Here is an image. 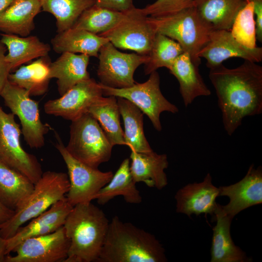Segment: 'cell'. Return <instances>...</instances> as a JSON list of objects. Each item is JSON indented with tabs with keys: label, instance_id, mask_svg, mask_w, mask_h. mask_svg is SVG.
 <instances>
[{
	"label": "cell",
	"instance_id": "cell-1",
	"mask_svg": "<svg viewBox=\"0 0 262 262\" xmlns=\"http://www.w3.org/2000/svg\"><path fill=\"white\" fill-rule=\"evenodd\" d=\"M257 63L245 60L234 68L222 64L210 69L209 78L229 135L241 125L245 117L262 112V66Z\"/></svg>",
	"mask_w": 262,
	"mask_h": 262
},
{
	"label": "cell",
	"instance_id": "cell-2",
	"mask_svg": "<svg viewBox=\"0 0 262 262\" xmlns=\"http://www.w3.org/2000/svg\"><path fill=\"white\" fill-rule=\"evenodd\" d=\"M165 250L151 233L117 216L110 221L98 262H166Z\"/></svg>",
	"mask_w": 262,
	"mask_h": 262
},
{
	"label": "cell",
	"instance_id": "cell-3",
	"mask_svg": "<svg viewBox=\"0 0 262 262\" xmlns=\"http://www.w3.org/2000/svg\"><path fill=\"white\" fill-rule=\"evenodd\" d=\"M109 222L103 211L92 202L74 206L63 226L70 241L64 262H97Z\"/></svg>",
	"mask_w": 262,
	"mask_h": 262
},
{
	"label": "cell",
	"instance_id": "cell-4",
	"mask_svg": "<svg viewBox=\"0 0 262 262\" xmlns=\"http://www.w3.org/2000/svg\"><path fill=\"white\" fill-rule=\"evenodd\" d=\"M69 188L67 174L52 171L43 173L23 205L9 220L0 225L2 237L5 239L12 237L25 223L65 197Z\"/></svg>",
	"mask_w": 262,
	"mask_h": 262
},
{
	"label": "cell",
	"instance_id": "cell-5",
	"mask_svg": "<svg viewBox=\"0 0 262 262\" xmlns=\"http://www.w3.org/2000/svg\"><path fill=\"white\" fill-rule=\"evenodd\" d=\"M147 18L157 33L178 42L192 61L200 65L198 53L208 42L211 31L199 18L195 6L170 15Z\"/></svg>",
	"mask_w": 262,
	"mask_h": 262
},
{
	"label": "cell",
	"instance_id": "cell-6",
	"mask_svg": "<svg viewBox=\"0 0 262 262\" xmlns=\"http://www.w3.org/2000/svg\"><path fill=\"white\" fill-rule=\"evenodd\" d=\"M113 147L97 120L89 113L71 121L69 140L66 148L77 160L98 168L110 160Z\"/></svg>",
	"mask_w": 262,
	"mask_h": 262
},
{
	"label": "cell",
	"instance_id": "cell-7",
	"mask_svg": "<svg viewBox=\"0 0 262 262\" xmlns=\"http://www.w3.org/2000/svg\"><path fill=\"white\" fill-rule=\"evenodd\" d=\"M103 95L124 98L136 106L151 121L158 131L162 130L160 115L164 112L172 114L179 112L178 108L170 102L160 89V76L157 71L150 74L148 80L143 83H136L131 86L115 88L99 83Z\"/></svg>",
	"mask_w": 262,
	"mask_h": 262
},
{
	"label": "cell",
	"instance_id": "cell-8",
	"mask_svg": "<svg viewBox=\"0 0 262 262\" xmlns=\"http://www.w3.org/2000/svg\"><path fill=\"white\" fill-rule=\"evenodd\" d=\"M5 105L14 115H16L21 125V133L28 145L39 148L45 144V135L49 126L41 120L38 103L30 98L29 93L8 80L0 93Z\"/></svg>",
	"mask_w": 262,
	"mask_h": 262
},
{
	"label": "cell",
	"instance_id": "cell-9",
	"mask_svg": "<svg viewBox=\"0 0 262 262\" xmlns=\"http://www.w3.org/2000/svg\"><path fill=\"white\" fill-rule=\"evenodd\" d=\"M21 133L15 115L5 113L0 106V161L35 184L42 175V167L36 157L22 147Z\"/></svg>",
	"mask_w": 262,
	"mask_h": 262
},
{
	"label": "cell",
	"instance_id": "cell-10",
	"mask_svg": "<svg viewBox=\"0 0 262 262\" xmlns=\"http://www.w3.org/2000/svg\"><path fill=\"white\" fill-rule=\"evenodd\" d=\"M56 147L66 165L69 188L66 195L69 203L74 206L91 202L96 195L111 180L112 171L102 172L84 164L73 157L60 140Z\"/></svg>",
	"mask_w": 262,
	"mask_h": 262
},
{
	"label": "cell",
	"instance_id": "cell-11",
	"mask_svg": "<svg viewBox=\"0 0 262 262\" xmlns=\"http://www.w3.org/2000/svg\"><path fill=\"white\" fill-rule=\"evenodd\" d=\"M147 17L135 7L126 11L113 28L98 35L107 38L116 48L148 55L157 33Z\"/></svg>",
	"mask_w": 262,
	"mask_h": 262
},
{
	"label": "cell",
	"instance_id": "cell-12",
	"mask_svg": "<svg viewBox=\"0 0 262 262\" xmlns=\"http://www.w3.org/2000/svg\"><path fill=\"white\" fill-rule=\"evenodd\" d=\"M97 75L101 84L115 88H124L135 83V71L146 63L148 55L119 51L109 41L100 48Z\"/></svg>",
	"mask_w": 262,
	"mask_h": 262
},
{
	"label": "cell",
	"instance_id": "cell-13",
	"mask_svg": "<svg viewBox=\"0 0 262 262\" xmlns=\"http://www.w3.org/2000/svg\"><path fill=\"white\" fill-rule=\"evenodd\" d=\"M70 241L64 226L55 231L27 238L7 255L5 262H64L68 255Z\"/></svg>",
	"mask_w": 262,
	"mask_h": 262
},
{
	"label": "cell",
	"instance_id": "cell-14",
	"mask_svg": "<svg viewBox=\"0 0 262 262\" xmlns=\"http://www.w3.org/2000/svg\"><path fill=\"white\" fill-rule=\"evenodd\" d=\"M103 96L99 82L90 78L75 84L60 98L47 101L44 109L48 115L72 121L88 113L92 104Z\"/></svg>",
	"mask_w": 262,
	"mask_h": 262
},
{
	"label": "cell",
	"instance_id": "cell-15",
	"mask_svg": "<svg viewBox=\"0 0 262 262\" xmlns=\"http://www.w3.org/2000/svg\"><path fill=\"white\" fill-rule=\"evenodd\" d=\"M198 56L205 59L206 66L212 69L232 57L260 62L262 60V48L246 47L233 37L230 31L215 30L210 32L208 41L199 52Z\"/></svg>",
	"mask_w": 262,
	"mask_h": 262
},
{
	"label": "cell",
	"instance_id": "cell-16",
	"mask_svg": "<svg viewBox=\"0 0 262 262\" xmlns=\"http://www.w3.org/2000/svg\"><path fill=\"white\" fill-rule=\"evenodd\" d=\"M219 196H227L229 202L219 204L221 212L233 219L240 212L251 206L262 203V169L251 164L245 176L238 182L220 186Z\"/></svg>",
	"mask_w": 262,
	"mask_h": 262
},
{
	"label": "cell",
	"instance_id": "cell-17",
	"mask_svg": "<svg viewBox=\"0 0 262 262\" xmlns=\"http://www.w3.org/2000/svg\"><path fill=\"white\" fill-rule=\"evenodd\" d=\"M219 189L212 183V178L208 173L202 181L188 183L175 194L176 212L191 217L202 213L214 214L219 196Z\"/></svg>",
	"mask_w": 262,
	"mask_h": 262
},
{
	"label": "cell",
	"instance_id": "cell-18",
	"mask_svg": "<svg viewBox=\"0 0 262 262\" xmlns=\"http://www.w3.org/2000/svg\"><path fill=\"white\" fill-rule=\"evenodd\" d=\"M73 207L65 196L30 220L27 225L21 226L12 237L6 239L7 255L22 241L53 232L63 226Z\"/></svg>",
	"mask_w": 262,
	"mask_h": 262
},
{
	"label": "cell",
	"instance_id": "cell-19",
	"mask_svg": "<svg viewBox=\"0 0 262 262\" xmlns=\"http://www.w3.org/2000/svg\"><path fill=\"white\" fill-rule=\"evenodd\" d=\"M130 159V171L136 183L142 182L149 187L158 190L167 185L164 172L168 166L166 154H159L154 151L149 153L131 151Z\"/></svg>",
	"mask_w": 262,
	"mask_h": 262
},
{
	"label": "cell",
	"instance_id": "cell-20",
	"mask_svg": "<svg viewBox=\"0 0 262 262\" xmlns=\"http://www.w3.org/2000/svg\"><path fill=\"white\" fill-rule=\"evenodd\" d=\"M216 224L213 227L211 262H249L252 261L232 240L230 227L233 219L224 214L217 204L214 212Z\"/></svg>",
	"mask_w": 262,
	"mask_h": 262
},
{
	"label": "cell",
	"instance_id": "cell-21",
	"mask_svg": "<svg viewBox=\"0 0 262 262\" xmlns=\"http://www.w3.org/2000/svg\"><path fill=\"white\" fill-rule=\"evenodd\" d=\"M89 57L84 54L62 53L49 65V78L57 79L58 90L61 96L78 82L89 79L87 71Z\"/></svg>",
	"mask_w": 262,
	"mask_h": 262
},
{
	"label": "cell",
	"instance_id": "cell-22",
	"mask_svg": "<svg viewBox=\"0 0 262 262\" xmlns=\"http://www.w3.org/2000/svg\"><path fill=\"white\" fill-rule=\"evenodd\" d=\"M198 67L188 54L183 52L169 69L179 83L180 92L186 107L196 98L209 96L211 94L199 73Z\"/></svg>",
	"mask_w": 262,
	"mask_h": 262
},
{
	"label": "cell",
	"instance_id": "cell-23",
	"mask_svg": "<svg viewBox=\"0 0 262 262\" xmlns=\"http://www.w3.org/2000/svg\"><path fill=\"white\" fill-rule=\"evenodd\" d=\"M247 0H197L195 5L199 18L211 31H230L238 11Z\"/></svg>",
	"mask_w": 262,
	"mask_h": 262
},
{
	"label": "cell",
	"instance_id": "cell-24",
	"mask_svg": "<svg viewBox=\"0 0 262 262\" xmlns=\"http://www.w3.org/2000/svg\"><path fill=\"white\" fill-rule=\"evenodd\" d=\"M41 9L40 0H14L0 15V31L27 36L34 29V18Z\"/></svg>",
	"mask_w": 262,
	"mask_h": 262
},
{
	"label": "cell",
	"instance_id": "cell-25",
	"mask_svg": "<svg viewBox=\"0 0 262 262\" xmlns=\"http://www.w3.org/2000/svg\"><path fill=\"white\" fill-rule=\"evenodd\" d=\"M109 41L107 38L86 30L70 28L58 33L51 43L53 50L58 53H80L98 57L100 48Z\"/></svg>",
	"mask_w": 262,
	"mask_h": 262
},
{
	"label": "cell",
	"instance_id": "cell-26",
	"mask_svg": "<svg viewBox=\"0 0 262 262\" xmlns=\"http://www.w3.org/2000/svg\"><path fill=\"white\" fill-rule=\"evenodd\" d=\"M0 42L8 51L5 60L11 72L33 59L47 56L50 50L49 44L40 41L35 36L20 37L4 33L1 34Z\"/></svg>",
	"mask_w": 262,
	"mask_h": 262
},
{
	"label": "cell",
	"instance_id": "cell-27",
	"mask_svg": "<svg viewBox=\"0 0 262 262\" xmlns=\"http://www.w3.org/2000/svg\"><path fill=\"white\" fill-rule=\"evenodd\" d=\"M33 184L19 171L0 161V202L16 212L25 203L34 188Z\"/></svg>",
	"mask_w": 262,
	"mask_h": 262
},
{
	"label": "cell",
	"instance_id": "cell-28",
	"mask_svg": "<svg viewBox=\"0 0 262 262\" xmlns=\"http://www.w3.org/2000/svg\"><path fill=\"white\" fill-rule=\"evenodd\" d=\"M124 125L125 145L131 151L149 153L153 151L145 137L143 128L144 113L128 100L116 97Z\"/></svg>",
	"mask_w": 262,
	"mask_h": 262
},
{
	"label": "cell",
	"instance_id": "cell-29",
	"mask_svg": "<svg viewBox=\"0 0 262 262\" xmlns=\"http://www.w3.org/2000/svg\"><path fill=\"white\" fill-rule=\"evenodd\" d=\"M130 166V159H124L110 181L96 195L95 199L98 204L104 205L118 196H122L129 203L141 202L142 197L133 180Z\"/></svg>",
	"mask_w": 262,
	"mask_h": 262
},
{
	"label": "cell",
	"instance_id": "cell-30",
	"mask_svg": "<svg viewBox=\"0 0 262 262\" xmlns=\"http://www.w3.org/2000/svg\"><path fill=\"white\" fill-rule=\"evenodd\" d=\"M88 113L97 120L113 146L125 145L116 97H100L89 107Z\"/></svg>",
	"mask_w": 262,
	"mask_h": 262
},
{
	"label": "cell",
	"instance_id": "cell-31",
	"mask_svg": "<svg viewBox=\"0 0 262 262\" xmlns=\"http://www.w3.org/2000/svg\"><path fill=\"white\" fill-rule=\"evenodd\" d=\"M40 58L31 64L20 67L14 73H10L8 81L27 90L30 95L39 96L48 90L50 80L48 60Z\"/></svg>",
	"mask_w": 262,
	"mask_h": 262
},
{
	"label": "cell",
	"instance_id": "cell-32",
	"mask_svg": "<svg viewBox=\"0 0 262 262\" xmlns=\"http://www.w3.org/2000/svg\"><path fill=\"white\" fill-rule=\"evenodd\" d=\"M43 11L55 17L57 32L71 28L81 14L94 5L95 0H40Z\"/></svg>",
	"mask_w": 262,
	"mask_h": 262
},
{
	"label": "cell",
	"instance_id": "cell-33",
	"mask_svg": "<svg viewBox=\"0 0 262 262\" xmlns=\"http://www.w3.org/2000/svg\"><path fill=\"white\" fill-rule=\"evenodd\" d=\"M184 51L175 40L163 34L157 33L145 64V73L150 74L159 68L169 69L176 59Z\"/></svg>",
	"mask_w": 262,
	"mask_h": 262
},
{
	"label": "cell",
	"instance_id": "cell-34",
	"mask_svg": "<svg viewBox=\"0 0 262 262\" xmlns=\"http://www.w3.org/2000/svg\"><path fill=\"white\" fill-rule=\"evenodd\" d=\"M125 12L105 9L94 4L81 14L71 28L99 34L116 25L124 17Z\"/></svg>",
	"mask_w": 262,
	"mask_h": 262
},
{
	"label": "cell",
	"instance_id": "cell-35",
	"mask_svg": "<svg viewBox=\"0 0 262 262\" xmlns=\"http://www.w3.org/2000/svg\"><path fill=\"white\" fill-rule=\"evenodd\" d=\"M230 32L233 37L243 46L251 49L257 47L254 4L251 0H247L238 11Z\"/></svg>",
	"mask_w": 262,
	"mask_h": 262
},
{
	"label": "cell",
	"instance_id": "cell-36",
	"mask_svg": "<svg viewBox=\"0 0 262 262\" xmlns=\"http://www.w3.org/2000/svg\"><path fill=\"white\" fill-rule=\"evenodd\" d=\"M197 0H156L140 10L145 16L152 17L174 14L195 6Z\"/></svg>",
	"mask_w": 262,
	"mask_h": 262
},
{
	"label": "cell",
	"instance_id": "cell-37",
	"mask_svg": "<svg viewBox=\"0 0 262 262\" xmlns=\"http://www.w3.org/2000/svg\"><path fill=\"white\" fill-rule=\"evenodd\" d=\"M133 0H95L96 6L119 12H126L134 7Z\"/></svg>",
	"mask_w": 262,
	"mask_h": 262
},
{
	"label": "cell",
	"instance_id": "cell-38",
	"mask_svg": "<svg viewBox=\"0 0 262 262\" xmlns=\"http://www.w3.org/2000/svg\"><path fill=\"white\" fill-rule=\"evenodd\" d=\"M6 47L0 42V93L8 80L10 70L5 60Z\"/></svg>",
	"mask_w": 262,
	"mask_h": 262
},
{
	"label": "cell",
	"instance_id": "cell-39",
	"mask_svg": "<svg viewBox=\"0 0 262 262\" xmlns=\"http://www.w3.org/2000/svg\"><path fill=\"white\" fill-rule=\"evenodd\" d=\"M254 4V14L256 16V35L259 42L262 41V0H251Z\"/></svg>",
	"mask_w": 262,
	"mask_h": 262
},
{
	"label": "cell",
	"instance_id": "cell-40",
	"mask_svg": "<svg viewBox=\"0 0 262 262\" xmlns=\"http://www.w3.org/2000/svg\"><path fill=\"white\" fill-rule=\"evenodd\" d=\"M15 212L4 206L0 202V225L9 220L14 215Z\"/></svg>",
	"mask_w": 262,
	"mask_h": 262
},
{
	"label": "cell",
	"instance_id": "cell-41",
	"mask_svg": "<svg viewBox=\"0 0 262 262\" xmlns=\"http://www.w3.org/2000/svg\"><path fill=\"white\" fill-rule=\"evenodd\" d=\"M6 253V240L4 239L0 230V262H5Z\"/></svg>",
	"mask_w": 262,
	"mask_h": 262
},
{
	"label": "cell",
	"instance_id": "cell-42",
	"mask_svg": "<svg viewBox=\"0 0 262 262\" xmlns=\"http://www.w3.org/2000/svg\"><path fill=\"white\" fill-rule=\"evenodd\" d=\"M14 0H0V15L7 8Z\"/></svg>",
	"mask_w": 262,
	"mask_h": 262
}]
</instances>
